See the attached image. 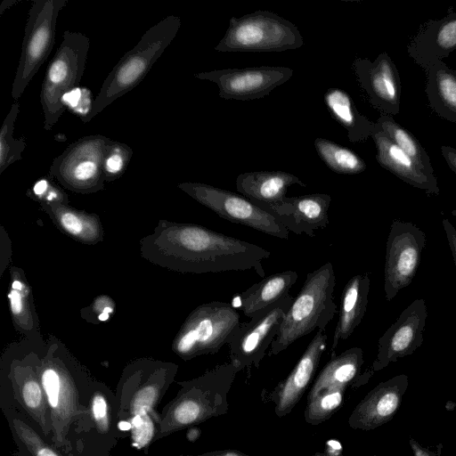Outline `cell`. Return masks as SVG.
<instances>
[{
    "instance_id": "11",
    "label": "cell",
    "mask_w": 456,
    "mask_h": 456,
    "mask_svg": "<svg viewBox=\"0 0 456 456\" xmlns=\"http://www.w3.org/2000/svg\"><path fill=\"white\" fill-rule=\"evenodd\" d=\"M110 141L105 135L94 134L73 142L53 159L50 176L75 193L91 194L103 190V158Z\"/></svg>"
},
{
    "instance_id": "43",
    "label": "cell",
    "mask_w": 456,
    "mask_h": 456,
    "mask_svg": "<svg viewBox=\"0 0 456 456\" xmlns=\"http://www.w3.org/2000/svg\"><path fill=\"white\" fill-rule=\"evenodd\" d=\"M442 224L446 234L449 248L451 249L454 265L456 267V229L452 224V223L446 218L443 219Z\"/></svg>"
},
{
    "instance_id": "35",
    "label": "cell",
    "mask_w": 456,
    "mask_h": 456,
    "mask_svg": "<svg viewBox=\"0 0 456 456\" xmlns=\"http://www.w3.org/2000/svg\"><path fill=\"white\" fill-rule=\"evenodd\" d=\"M346 388V387H330L307 401L304 413L305 421L316 426L328 420L341 408Z\"/></svg>"
},
{
    "instance_id": "23",
    "label": "cell",
    "mask_w": 456,
    "mask_h": 456,
    "mask_svg": "<svg viewBox=\"0 0 456 456\" xmlns=\"http://www.w3.org/2000/svg\"><path fill=\"white\" fill-rule=\"evenodd\" d=\"M455 50L456 13L428 22L408 46L410 56L425 69Z\"/></svg>"
},
{
    "instance_id": "28",
    "label": "cell",
    "mask_w": 456,
    "mask_h": 456,
    "mask_svg": "<svg viewBox=\"0 0 456 456\" xmlns=\"http://www.w3.org/2000/svg\"><path fill=\"white\" fill-rule=\"evenodd\" d=\"M40 207L71 239L86 245H95L103 240L102 223L96 214L77 209L69 204H41Z\"/></svg>"
},
{
    "instance_id": "47",
    "label": "cell",
    "mask_w": 456,
    "mask_h": 456,
    "mask_svg": "<svg viewBox=\"0 0 456 456\" xmlns=\"http://www.w3.org/2000/svg\"><path fill=\"white\" fill-rule=\"evenodd\" d=\"M313 456H338V455H332V454H329V453H325V452H317Z\"/></svg>"
},
{
    "instance_id": "45",
    "label": "cell",
    "mask_w": 456,
    "mask_h": 456,
    "mask_svg": "<svg viewBox=\"0 0 456 456\" xmlns=\"http://www.w3.org/2000/svg\"><path fill=\"white\" fill-rule=\"evenodd\" d=\"M441 151L448 166L456 175V149L451 146L443 145L441 147Z\"/></svg>"
},
{
    "instance_id": "16",
    "label": "cell",
    "mask_w": 456,
    "mask_h": 456,
    "mask_svg": "<svg viewBox=\"0 0 456 456\" xmlns=\"http://www.w3.org/2000/svg\"><path fill=\"white\" fill-rule=\"evenodd\" d=\"M292 75L293 69L288 67L260 66L203 71L194 77L215 83L224 100L251 101L270 94Z\"/></svg>"
},
{
    "instance_id": "1",
    "label": "cell",
    "mask_w": 456,
    "mask_h": 456,
    "mask_svg": "<svg viewBox=\"0 0 456 456\" xmlns=\"http://www.w3.org/2000/svg\"><path fill=\"white\" fill-rule=\"evenodd\" d=\"M142 257L180 273H216L253 270L265 278L262 262L271 252L203 225L160 219L152 232L140 240Z\"/></svg>"
},
{
    "instance_id": "32",
    "label": "cell",
    "mask_w": 456,
    "mask_h": 456,
    "mask_svg": "<svg viewBox=\"0 0 456 456\" xmlns=\"http://www.w3.org/2000/svg\"><path fill=\"white\" fill-rule=\"evenodd\" d=\"M376 123L391 141L419 164L426 175L436 179L428 153L412 134L387 114L380 113Z\"/></svg>"
},
{
    "instance_id": "29",
    "label": "cell",
    "mask_w": 456,
    "mask_h": 456,
    "mask_svg": "<svg viewBox=\"0 0 456 456\" xmlns=\"http://www.w3.org/2000/svg\"><path fill=\"white\" fill-rule=\"evenodd\" d=\"M297 278L298 274L294 271L273 273L235 296L240 300V308L244 314L252 318L261 310L289 295Z\"/></svg>"
},
{
    "instance_id": "42",
    "label": "cell",
    "mask_w": 456,
    "mask_h": 456,
    "mask_svg": "<svg viewBox=\"0 0 456 456\" xmlns=\"http://www.w3.org/2000/svg\"><path fill=\"white\" fill-rule=\"evenodd\" d=\"M12 255V241L5 228L0 226V276L4 273Z\"/></svg>"
},
{
    "instance_id": "22",
    "label": "cell",
    "mask_w": 456,
    "mask_h": 456,
    "mask_svg": "<svg viewBox=\"0 0 456 456\" xmlns=\"http://www.w3.org/2000/svg\"><path fill=\"white\" fill-rule=\"evenodd\" d=\"M371 138L377 149L376 159L382 167L428 194H439L437 180L426 175L419 164L391 141L377 123Z\"/></svg>"
},
{
    "instance_id": "17",
    "label": "cell",
    "mask_w": 456,
    "mask_h": 456,
    "mask_svg": "<svg viewBox=\"0 0 456 456\" xmlns=\"http://www.w3.org/2000/svg\"><path fill=\"white\" fill-rule=\"evenodd\" d=\"M427 318L426 301L423 298L412 301L379 338L370 371H379L391 362L412 354L423 343Z\"/></svg>"
},
{
    "instance_id": "39",
    "label": "cell",
    "mask_w": 456,
    "mask_h": 456,
    "mask_svg": "<svg viewBox=\"0 0 456 456\" xmlns=\"http://www.w3.org/2000/svg\"><path fill=\"white\" fill-rule=\"evenodd\" d=\"M89 411L94 425L101 435H107L110 429V409L105 394L100 390L92 393Z\"/></svg>"
},
{
    "instance_id": "13",
    "label": "cell",
    "mask_w": 456,
    "mask_h": 456,
    "mask_svg": "<svg viewBox=\"0 0 456 456\" xmlns=\"http://www.w3.org/2000/svg\"><path fill=\"white\" fill-rule=\"evenodd\" d=\"M294 297L289 294L261 310L247 322H240L228 343L230 362L239 371L258 369L267 349L279 333Z\"/></svg>"
},
{
    "instance_id": "26",
    "label": "cell",
    "mask_w": 456,
    "mask_h": 456,
    "mask_svg": "<svg viewBox=\"0 0 456 456\" xmlns=\"http://www.w3.org/2000/svg\"><path fill=\"white\" fill-rule=\"evenodd\" d=\"M363 362V351L356 346L331 357L317 376L307 395V401L330 387H358L368 382L373 373L370 369L361 373Z\"/></svg>"
},
{
    "instance_id": "36",
    "label": "cell",
    "mask_w": 456,
    "mask_h": 456,
    "mask_svg": "<svg viewBox=\"0 0 456 456\" xmlns=\"http://www.w3.org/2000/svg\"><path fill=\"white\" fill-rule=\"evenodd\" d=\"M133 155V150L124 142H108L103 158V173L107 182L118 179L126 172Z\"/></svg>"
},
{
    "instance_id": "41",
    "label": "cell",
    "mask_w": 456,
    "mask_h": 456,
    "mask_svg": "<svg viewBox=\"0 0 456 456\" xmlns=\"http://www.w3.org/2000/svg\"><path fill=\"white\" fill-rule=\"evenodd\" d=\"M115 302L106 295L97 297L94 302L86 309V315L83 318H96L98 322L107 321L110 314H114Z\"/></svg>"
},
{
    "instance_id": "37",
    "label": "cell",
    "mask_w": 456,
    "mask_h": 456,
    "mask_svg": "<svg viewBox=\"0 0 456 456\" xmlns=\"http://www.w3.org/2000/svg\"><path fill=\"white\" fill-rule=\"evenodd\" d=\"M16 436L32 456H62L58 449L48 444L30 426L19 418L12 420Z\"/></svg>"
},
{
    "instance_id": "6",
    "label": "cell",
    "mask_w": 456,
    "mask_h": 456,
    "mask_svg": "<svg viewBox=\"0 0 456 456\" xmlns=\"http://www.w3.org/2000/svg\"><path fill=\"white\" fill-rule=\"evenodd\" d=\"M22 338L8 345L3 352L1 367L13 394L46 437L52 436L50 411L42 386L38 364L45 346Z\"/></svg>"
},
{
    "instance_id": "27",
    "label": "cell",
    "mask_w": 456,
    "mask_h": 456,
    "mask_svg": "<svg viewBox=\"0 0 456 456\" xmlns=\"http://www.w3.org/2000/svg\"><path fill=\"white\" fill-rule=\"evenodd\" d=\"M305 187L297 176L285 171H252L242 173L236 179L237 191L259 207L281 202L289 187Z\"/></svg>"
},
{
    "instance_id": "18",
    "label": "cell",
    "mask_w": 456,
    "mask_h": 456,
    "mask_svg": "<svg viewBox=\"0 0 456 456\" xmlns=\"http://www.w3.org/2000/svg\"><path fill=\"white\" fill-rule=\"evenodd\" d=\"M352 67L356 79L372 106L380 113L395 115L400 110L401 84L398 70L385 52L371 61L356 58Z\"/></svg>"
},
{
    "instance_id": "48",
    "label": "cell",
    "mask_w": 456,
    "mask_h": 456,
    "mask_svg": "<svg viewBox=\"0 0 456 456\" xmlns=\"http://www.w3.org/2000/svg\"><path fill=\"white\" fill-rule=\"evenodd\" d=\"M454 71H455V73H456V70H454Z\"/></svg>"
},
{
    "instance_id": "46",
    "label": "cell",
    "mask_w": 456,
    "mask_h": 456,
    "mask_svg": "<svg viewBox=\"0 0 456 456\" xmlns=\"http://www.w3.org/2000/svg\"><path fill=\"white\" fill-rule=\"evenodd\" d=\"M177 456H251V455L245 454V453H243L238 450H234V449H225V450L208 452H205V453H201V454H188V455L180 454Z\"/></svg>"
},
{
    "instance_id": "12",
    "label": "cell",
    "mask_w": 456,
    "mask_h": 456,
    "mask_svg": "<svg viewBox=\"0 0 456 456\" xmlns=\"http://www.w3.org/2000/svg\"><path fill=\"white\" fill-rule=\"evenodd\" d=\"M177 187L225 220L273 237L289 239V232L273 214L243 195L202 183L184 182Z\"/></svg>"
},
{
    "instance_id": "40",
    "label": "cell",
    "mask_w": 456,
    "mask_h": 456,
    "mask_svg": "<svg viewBox=\"0 0 456 456\" xmlns=\"http://www.w3.org/2000/svg\"><path fill=\"white\" fill-rule=\"evenodd\" d=\"M155 422L158 423V419L151 414L135 416L129 420L132 437L137 448L147 446L152 437L156 436Z\"/></svg>"
},
{
    "instance_id": "5",
    "label": "cell",
    "mask_w": 456,
    "mask_h": 456,
    "mask_svg": "<svg viewBox=\"0 0 456 456\" xmlns=\"http://www.w3.org/2000/svg\"><path fill=\"white\" fill-rule=\"evenodd\" d=\"M335 285L336 276L330 262L306 274L271 345L269 356L279 354L315 330L325 331L337 313Z\"/></svg>"
},
{
    "instance_id": "3",
    "label": "cell",
    "mask_w": 456,
    "mask_h": 456,
    "mask_svg": "<svg viewBox=\"0 0 456 456\" xmlns=\"http://www.w3.org/2000/svg\"><path fill=\"white\" fill-rule=\"evenodd\" d=\"M238 372L237 367L229 362L197 378L178 382L181 387L163 409L155 439L226 414L228 394Z\"/></svg>"
},
{
    "instance_id": "34",
    "label": "cell",
    "mask_w": 456,
    "mask_h": 456,
    "mask_svg": "<svg viewBox=\"0 0 456 456\" xmlns=\"http://www.w3.org/2000/svg\"><path fill=\"white\" fill-rule=\"evenodd\" d=\"M19 113V103H12L1 126L0 174L12 164L22 159V152L27 145L24 138L16 139L13 137L14 125Z\"/></svg>"
},
{
    "instance_id": "10",
    "label": "cell",
    "mask_w": 456,
    "mask_h": 456,
    "mask_svg": "<svg viewBox=\"0 0 456 456\" xmlns=\"http://www.w3.org/2000/svg\"><path fill=\"white\" fill-rule=\"evenodd\" d=\"M68 0H36L28 11L21 53L12 86L17 101L45 61L55 43L57 19Z\"/></svg>"
},
{
    "instance_id": "24",
    "label": "cell",
    "mask_w": 456,
    "mask_h": 456,
    "mask_svg": "<svg viewBox=\"0 0 456 456\" xmlns=\"http://www.w3.org/2000/svg\"><path fill=\"white\" fill-rule=\"evenodd\" d=\"M10 287L7 294L12 324L22 338L44 344L31 287L23 269L12 265L9 269Z\"/></svg>"
},
{
    "instance_id": "9",
    "label": "cell",
    "mask_w": 456,
    "mask_h": 456,
    "mask_svg": "<svg viewBox=\"0 0 456 456\" xmlns=\"http://www.w3.org/2000/svg\"><path fill=\"white\" fill-rule=\"evenodd\" d=\"M304 45L298 28L269 11L232 17L215 50L217 52H282Z\"/></svg>"
},
{
    "instance_id": "8",
    "label": "cell",
    "mask_w": 456,
    "mask_h": 456,
    "mask_svg": "<svg viewBox=\"0 0 456 456\" xmlns=\"http://www.w3.org/2000/svg\"><path fill=\"white\" fill-rule=\"evenodd\" d=\"M89 46L90 41L86 35L70 30L64 32L62 41L46 69L40 92L46 131L53 128L65 111V95L79 85Z\"/></svg>"
},
{
    "instance_id": "14",
    "label": "cell",
    "mask_w": 456,
    "mask_h": 456,
    "mask_svg": "<svg viewBox=\"0 0 456 456\" xmlns=\"http://www.w3.org/2000/svg\"><path fill=\"white\" fill-rule=\"evenodd\" d=\"M426 241L425 232L416 224L398 219L392 221L386 243L384 266L387 301L395 298L413 281Z\"/></svg>"
},
{
    "instance_id": "33",
    "label": "cell",
    "mask_w": 456,
    "mask_h": 456,
    "mask_svg": "<svg viewBox=\"0 0 456 456\" xmlns=\"http://www.w3.org/2000/svg\"><path fill=\"white\" fill-rule=\"evenodd\" d=\"M314 147L324 164L333 172L341 175H357L367 165L354 151L325 138H316Z\"/></svg>"
},
{
    "instance_id": "44",
    "label": "cell",
    "mask_w": 456,
    "mask_h": 456,
    "mask_svg": "<svg viewBox=\"0 0 456 456\" xmlns=\"http://www.w3.org/2000/svg\"><path fill=\"white\" fill-rule=\"evenodd\" d=\"M410 445L414 456H441V449L435 452V451L423 447L413 438L410 439Z\"/></svg>"
},
{
    "instance_id": "30",
    "label": "cell",
    "mask_w": 456,
    "mask_h": 456,
    "mask_svg": "<svg viewBox=\"0 0 456 456\" xmlns=\"http://www.w3.org/2000/svg\"><path fill=\"white\" fill-rule=\"evenodd\" d=\"M324 102L330 114L346 129L351 142H361L371 137L376 122L358 111L347 92L330 87L324 94Z\"/></svg>"
},
{
    "instance_id": "7",
    "label": "cell",
    "mask_w": 456,
    "mask_h": 456,
    "mask_svg": "<svg viewBox=\"0 0 456 456\" xmlns=\"http://www.w3.org/2000/svg\"><path fill=\"white\" fill-rule=\"evenodd\" d=\"M240 320L239 313L230 303H203L183 322L172 342V350L184 361L216 354L228 345L240 324Z\"/></svg>"
},
{
    "instance_id": "15",
    "label": "cell",
    "mask_w": 456,
    "mask_h": 456,
    "mask_svg": "<svg viewBox=\"0 0 456 456\" xmlns=\"http://www.w3.org/2000/svg\"><path fill=\"white\" fill-rule=\"evenodd\" d=\"M177 370L174 362L151 358L137 359L125 368L120 385L124 393L130 395L126 406L128 422L135 416L151 414L159 423L160 415L156 414L155 407Z\"/></svg>"
},
{
    "instance_id": "2",
    "label": "cell",
    "mask_w": 456,
    "mask_h": 456,
    "mask_svg": "<svg viewBox=\"0 0 456 456\" xmlns=\"http://www.w3.org/2000/svg\"><path fill=\"white\" fill-rule=\"evenodd\" d=\"M38 373L50 411L52 444L69 452L72 426L90 414L89 408L81 404L78 389L79 382L86 378V371L65 344L51 335L46 338Z\"/></svg>"
},
{
    "instance_id": "4",
    "label": "cell",
    "mask_w": 456,
    "mask_h": 456,
    "mask_svg": "<svg viewBox=\"0 0 456 456\" xmlns=\"http://www.w3.org/2000/svg\"><path fill=\"white\" fill-rule=\"evenodd\" d=\"M181 23L179 17L168 15L147 29L135 46L126 52L109 73L84 122H89L142 81L175 37Z\"/></svg>"
},
{
    "instance_id": "38",
    "label": "cell",
    "mask_w": 456,
    "mask_h": 456,
    "mask_svg": "<svg viewBox=\"0 0 456 456\" xmlns=\"http://www.w3.org/2000/svg\"><path fill=\"white\" fill-rule=\"evenodd\" d=\"M27 196L41 204H69L66 192L51 178L42 177L27 191Z\"/></svg>"
},
{
    "instance_id": "31",
    "label": "cell",
    "mask_w": 456,
    "mask_h": 456,
    "mask_svg": "<svg viewBox=\"0 0 456 456\" xmlns=\"http://www.w3.org/2000/svg\"><path fill=\"white\" fill-rule=\"evenodd\" d=\"M426 93L431 109L444 119L456 123V73L442 60L427 69Z\"/></svg>"
},
{
    "instance_id": "21",
    "label": "cell",
    "mask_w": 456,
    "mask_h": 456,
    "mask_svg": "<svg viewBox=\"0 0 456 456\" xmlns=\"http://www.w3.org/2000/svg\"><path fill=\"white\" fill-rule=\"evenodd\" d=\"M330 202L329 194L312 193L285 197L277 204L261 208L273 214L289 232L314 237L318 230L329 224Z\"/></svg>"
},
{
    "instance_id": "20",
    "label": "cell",
    "mask_w": 456,
    "mask_h": 456,
    "mask_svg": "<svg viewBox=\"0 0 456 456\" xmlns=\"http://www.w3.org/2000/svg\"><path fill=\"white\" fill-rule=\"evenodd\" d=\"M326 346L325 331L317 330L290 373L272 391L270 400L278 417L290 413L300 401L316 373Z\"/></svg>"
},
{
    "instance_id": "25",
    "label": "cell",
    "mask_w": 456,
    "mask_h": 456,
    "mask_svg": "<svg viewBox=\"0 0 456 456\" xmlns=\"http://www.w3.org/2000/svg\"><path fill=\"white\" fill-rule=\"evenodd\" d=\"M370 288V273L353 276L345 285L340 299L338 318L330 347L331 357L342 340H346L364 317Z\"/></svg>"
},
{
    "instance_id": "19",
    "label": "cell",
    "mask_w": 456,
    "mask_h": 456,
    "mask_svg": "<svg viewBox=\"0 0 456 456\" xmlns=\"http://www.w3.org/2000/svg\"><path fill=\"white\" fill-rule=\"evenodd\" d=\"M408 385L405 374L379 383L352 411L348 418L350 428L368 431L390 421L400 408Z\"/></svg>"
}]
</instances>
